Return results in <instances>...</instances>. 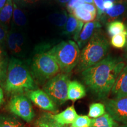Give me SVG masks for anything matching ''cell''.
Masks as SVG:
<instances>
[{
  "mask_svg": "<svg viewBox=\"0 0 127 127\" xmlns=\"http://www.w3.org/2000/svg\"><path fill=\"white\" fill-rule=\"evenodd\" d=\"M84 3L85 2L82 0H69V2L66 4V8L68 11L69 12V14H71L73 9L81 5Z\"/></svg>",
  "mask_w": 127,
  "mask_h": 127,
  "instance_id": "cell-29",
  "label": "cell"
},
{
  "mask_svg": "<svg viewBox=\"0 0 127 127\" xmlns=\"http://www.w3.org/2000/svg\"><path fill=\"white\" fill-rule=\"evenodd\" d=\"M7 42L9 50H11V51L13 52L14 54H18L20 53V52L22 51L21 47H19V46L17 45V43L15 42V41H14L11 34H10L8 36Z\"/></svg>",
  "mask_w": 127,
  "mask_h": 127,
  "instance_id": "cell-27",
  "label": "cell"
},
{
  "mask_svg": "<svg viewBox=\"0 0 127 127\" xmlns=\"http://www.w3.org/2000/svg\"><path fill=\"white\" fill-rule=\"evenodd\" d=\"M124 57H125V60H126V61L127 62V51H125V53L124 54Z\"/></svg>",
  "mask_w": 127,
  "mask_h": 127,
  "instance_id": "cell-40",
  "label": "cell"
},
{
  "mask_svg": "<svg viewBox=\"0 0 127 127\" xmlns=\"http://www.w3.org/2000/svg\"><path fill=\"white\" fill-rule=\"evenodd\" d=\"M13 14V2L12 0H7L2 8L0 9V24L4 27L10 23Z\"/></svg>",
  "mask_w": 127,
  "mask_h": 127,
  "instance_id": "cell-17",
  "label": "cell"
},
{
  "mask_svg": "<svg viewBox=\"0 0 127 127\" xmlns=\"http://www.w3.org/2000/svg\"><path fill=\"white\" fill-rule=\"evenodd\" d=\"M111 44L116 48H123L127 44V31L125 30L123 33L115 35L111 37Z\"/></svg>",
  "mask_w": 127,
  "mask_h": 127,
  "instance_id": "cell-25",
  "label": "cell"
},
{
  "mask_svg": "<svg viewBox=\"0 0 127 127\" xmlns=\"http://www.w3.org/2000/svg\"><path fill=\"white\" fill-rule=\"evenodd\" d=\"M115 3L112 2V1H109V0H104V10H107V9H111L114 7Z\"/></svg>",
  "mask_w": 127,
  "mask_h": 127,
  "instance_id": "cell-34",
  "label": "cell"
},
{
  "mask_svg": "<svg viewBox=\"0 0 127 127\" xmlns=\"http://www.w3.org/2000/svg\"><path fill=\"white\" fill-rule=\"evenodd\" d=\"M0 127H27V126L15 117L0 114Z\"/></svg>",
  "mask_w": 127,
  "mask_h": 127,
  "instance_id": "cell-20",
  "label": "cell"
},
{
  "mask_svg": "<svg viewBox=\"0 0 127 127\" xmlns=\"http://www.w3.org/2000/svg\"><path fill=\"white\" fill-rule=\"evenodd\" d=\"M78 116L75 109L74 105L68 107L67 108L60 113L53 114L54 120L58 124L62 125H68L72 124Z\"/></svg>",
  "mask_w": 127,
  "mask_h": 127,
  "instance_id": "cell-14",
  "label": "cell"
},
{
  "mask_svg": "<svg viewBox=\"0 0 127 127\" xmlns=\"http://www.w3.org/2000/svg\"><path fill=\"white\" fill-rule=\"evenodd\" d=\"M7 35V31L3 25L0 24V43H2L6 39Z\"/></svg>",
  "mask_w": 127,
  "mask_h": 127,
  "instance_id": "cell-33",
  "label": "cell"
},
{
  "mask_svg": "<svg viewBox=\"0 0 127 127\" xmlns=\"http://www.w3.org/2000/svg\"><path fill=\"white\" fill-rule=\"evenodd\" d=\"M86 95L85 87L77 81H70L68 87V100L74 101L81 99Z\"/></svg>",
  "mask_w": 127,
  "mask_h": 127,
  "instance_id": "cell-15",
  "label": "cell"
},
{
  "mask_svg": "<svg viewBox=\"0 0 127 127\" xmlns=\"http://www.w3.org/2000/svg\"><path fill=\"white\" fill-rule=\"evenodd\" d=\"M58 4L62 5H65L68 3L69 0H55Z\"/></svg>",
  "mask_w": 127,
  "mask_h": 127,
  "instance_id": "cell-37",
  "label": "cell"
},
{
  "mask_svg": "<svg viewBox=\"0 0 127 127\" xmlns=\"http://www.w3.org/2000/svg\"><path fill=\"white\" fill-rule=\"evenodd\" d=\"M47 52L55 58L62 72L69 74L77 66L81 52L77 44L69 40L62 41Z\"/></svg>",
  "mask_w": 127,
  "mask_h": 127,
  "instance_id": "cell-4",
  "label": "cell"
},
{
  "mask_svg": "<svg viewBox=\"0 0 127 127\" xmlns=\"http://www.w3.org/2000/svg\"><path fill=\"white\" fill-rule=\"evenodd\" d=\"M125 66L121 58L109 55L97 64L82 71V81L98 99H105Z\"/></svg>",
  "mask_w": 127,
  "mask_h": 127,
  "instance_id": "cell-1",
  "label": "cell"
},
{
  "mask_svg": "<svg viewBox=\"0 0 127 127\" xmlns=\"http://www.w3.org/2000/svg\"><path fill=\"white\" fill-rule=\"evenodd\" d=\"M68 15L66 11L61 12H55L51 14L49 17L50 22L57 27L60 28H64L67 22Z\"/></svg>",
  "mask_w": 127,
  "mask_h": 127,
  "instance_id": "cell-21",
  "label": "cell"
},
{
  "mask_svg": "<svg viewBox=\"0 0 127 127\" xmlns=\"http://www.w3.org/2000/svg\"><path fill=\"white\" fill-rule=\"evenodd\" d=\"M126 31H127V44H126V46H125V47H126V51H127V29H126Z\"/></svg>",
  "mask_w": 127,
  "mask_h": 127,
  "instance_id": "cell-42",
  "label": "cell"
},
{
  "mask_svg": "<svg viewBox=\"0 0 127 127\" xmlns=\"http://www.w3.org/2000/svg\"><path fill=\"white\" fill-rule=\"evenodd\" d=\"M70 81L69 74L61 73L49 79L43 87L56 105H63L68 100V87Z\"/></svg>",
  "mask_w": 127,
  "mask_h": 127,
  "instance_id": "cell-6",
  "label": "cell"
},
{
  "mask_svg": "<svg viewBox=\"0 0 127 127\" xmlns=\"http://www.w3.org/2000/svg\"><path fill=\"white\" fill-rule=\"evenodd\" d=\"M101 27V24L99 21L89 22L84 25L82 29L77 40V45L79 48H82L88 43L91 38L96 30Z\"/></svg>",
  "mask_w": 127,
  "mask_h": 127,
  "instance_id": "cell-11",
  "label": "cell"
},
{
  "mask_svg": "<svg viewBox=\"0 0 127 127\" xmlns=\"http://www.w3.org/2000/svg\"><path fill=\"white\" fill-rule=\"evenodd\" d=\"M65 126L56 122L53 117V114L49 112L41 114L34 123V127H65Z\"/></svg>",
  "mask_w": 127,
  "mask_h": 127,
  "instance_id": "cell-16",
  "label": "cell"
},
{
  "mask_svg": "<svg viewBox=\"0 0 127 127\" xmlns=\"http://www.w3.org/2000/svg\"><path fill=\"white\" fill-rule=\"evenodd\" d=\"M97 9V20L98 21L104 14V0H93Z\"/></svg>",
  "mask_w": 127,
  "mask_h": 127,
  "instance_id": "cell-30",
  "label": "cell"
},
{
  "mask_svg": "<svg viewBox=\"0 0 127 127\" xmlns=\"http://www.w3.org/2000/svg\"><path fill=\"white\" fill-rule=\"evenodd\" d=\"M127 14V2L123 0H118L111 9L104 10V14L99 20L102 21L109 23L117 20Z\"/></svg>",
  "mask_w": 127,
  "mask_h": 127,
  "instance_id": "cell-10",
  "label": "cell"
},
{
  "mask_svg": "<svg viewBox=\"0 0 127 127\" xmlns=\"http://www.w3.org/2000/svg\"><path fill=\"white\" fill-rule=\"evenodd\" d=\"M111 93L114 98L127 96V65L119 74Z\"/></svg>",
  "mask_w": 127,
  "mask_h": 127,
  "instance_id": "cell-12",
  "label": "cell"
},
{
  "mask_svg": "<svg viewBox=\"0 0 127 127\" xmlns=\"http://www.w3.org/2000/svg\"><path fill=\"white\" fill-rule=\"evenodd\" d=\"M125 30L126 29L124 24L121 21L115 20L107 23V32L108 34L111 37L115 35L123 33L124 31H125Z\"/></svg>",
  "mask_w": 127,
  "mask_h": 127,
  "instance_id": "cell-22",
  "label": "cell"
},
{
  "mask_svg": "<svg viewBox=\"0 0 127 127\" xmlns=\"http://www.w3.org/2000/svg\"><path fill=\"white\" fill-rule=\"evenodd\" d=\"M6 2H7V0H0V9L2 8V7L5 4Z\"/></svg>",
  "mask_w": 127,
  "mask_h": 127,
  "instance_id": "cell-38",
  "label": "cell"
},
{
  "mask_svg": "<svg viewBox=\"0 0 127 127\" xmlns=\"http://www.w3.org/2000/svg\"><path fill=\"white\" fill-rule=\"evenodd\" d=\"M91 119L88 115H78L71 124L72 127H91Z\"/></svg>",
  "mask_w": 127,
  "mask_h": 127,
  "instance_id": "cell-26",
  "label": "cell"
},
{
  "mask_svg": "<svg viewBox=\"0 0 127 127\" xmlns=\"http://www.w3.org/2000/svg\"><path fill=\"white\" fill-rule=\"evenodd\" d=\"M118 127H127V124H124L123 125H121V126Z\"/></svg>",
  "mask_w": 127,
  "mask_h": 127,
  "instance_id": "cell-41",
  "label": "cell"
},
{
  "mask_svg": "<svg viewBox=\"0 0 127 127\" xmlns=\"http://www.w3.org/2000/svg\"><path fill=\"white\" fill-rule=\"evenodd\" d=\"M15 1L25 3V4H33V3L37 2L39 0H15Z\"/></svg>",
  "mask_w": 127,
  "mask_h": 127,
  "instance_id": "cell-35",
  "label": "cell"
},
{
  "mask_svg": "<svg viewBox=\"0 0 127 127\" xmlns=\"http://www.w3.org/2000/svg\"><path fill=\"white\" fill-rule=\"evenodd\" d=\"M65 127H71V126H69V125H65Z\"/></svg>",
  "mask_w": 127,
  "mask_h": 127,
  "instance_id": "cell-44",
  "label": "cell"
},
{
  "mask_svg": "<svg viewBox=\"0 0 127 127\" xmlns=\"http://www.w3.org/2000/svg\"><path fill=\"white\" fill-rule=\"evenodd\" d=\"M85 3H88V4H94V2L93 0H82Z\"/></svg>",
  "mask_w": 127,
  "mask_h": 127,
  "instance_id": "cell-39",
  "label": "cell"
},
{
  "mask_svg": "<svg viewBox=\"0 0 127 127\" xmlns=\"http://www.w3.org/2000/svg\"><path fill=\"white\" fill-rule=\"evenodd\" d=\"M4 102V93L2 89L0 87V107Z\"/></svg>",
  "mask_w": 127,
  "mask_h": 127,
  "instance_id": "cell-36",
  "label": "cell"
},
{
  "mask_svg": "<svg viewBox=\"0 0 127 127\" xmlns=\"http://www.w3.org/2000/svg\"><path fill=\"white\" fill-rule=\"evenodd\" d=\"M4 87L7 93L16 95L35 90L36 85L24 64L20 60L11 58L7 68Z\"/></svg>",
  "mask_w": 127,
  "mask_h": 127,
  "instance_id": "cell-2",
  "label": "cell"
},
{
  "mask_svg": "<svg viewBox=\"0 0 127 127\" xmlns=\"http://www.w3.org/2000/svg\"><path fill=\"white\" fill-rule=\"evenodd\" d=\"M9 110L27 123H31L35 117V112L30 99L23 94L14 95L8 105Z\"/></svg>",
  "mask_w": 127,
  "mask_h": 127,
  "instance_id": "cell-7",
  "label": "cell"
},
{
  "mask_svg": "<svg viewBox=\"0 0 127 127\" xmlns=\"http://www.w3.org/2000/svg\"><path fill=\"white\" fill-rule=\"evenodd\" d=\"M32 71L38 81L44 82L59 74L61 69L55 58L47 52L38 54L34 57Z\"/></svg>",
  "mask_w": 127,
  "mask_h": 127,
  "instance_id": "cell-5",
  "label": "cell"
},
{
  "mask_svg": "<svg viewBox=\"0 0 127 127\" xmlns=\"http://www.w3.org/2000/svg\"><path fill=\"white\" fill-rule=\"evenodd\" d=\"M83 26L84 23L76 18L72 14H69L64 29L63 34L66 35H73L74 39L77 41Z\"/></svg>",
  "mask_w": 127,
  "mask_h": 127,
  "instance_id": "cell-13",
  "label": "cell"
},
{
  "mask_svg": "<svg viewBox=\"0 0 127 127\" xmlns=\"http://www.w3.org/2000/svg\"><path fill=\"white\" fill-rule=\"evenodd\" d=\"M26 96L42 109L52 112L58 111L57 105L43 90H35L28 91L26 93Z\"/></svg>",
  "mask_w": 127,
  "mask_h": 127,
  "instance_id": "cell-9",
  "label": "cell"
},
{
  "mask_svg": "<svg viewBox=\"0 0 127 127\" xmlns=\"http://www.w3.org/2000/svg\"><path fill=\"white\" fill-rule=\"evenodd\" d=\"M12 35V37L19 47H21L24 43V38L22 34L18 32H12L11 33Z\"/></svg>",
  "mask_w": 127,
  "mask_h": 127,
  "instance_id": "cell-31",
  "label": "cell"
},
{
  "mask_svg": "<svg viewBox=\"0 0 127 127\" xmlns=\"http://www.w3.org/2000/svg\"><path fill=\"white\" fill-rule=\"evenodd\" d=\"M106 109L104 104L93 103L89 107L88 116L93 119L97 118L106 114Z\"/></svg>",
  "mask_w": 127,
  "mask_h": 127,
  "instance_id": "cell-23",
  "label": "cell"
},
{
  "mask_svg": "<svg viewBox=\"0 0 127 127\" xmlns=\"http://www.w3.org/2000/svg\"><path fill=\"white\" fill-rule=\"evenodd\" d=\"M6 59L5 55L0 47V80L2 79L6 74Z\"/></svg>",
  "mask_w": 127,
  "mask_h": 127,
  "instance_id": "cell-28",
  "label": "cell"
},
{
  "mask_svg": "<svg viewBox=\"0 0 127 127\" xmlns=\"http://www.w3.org/2000/svg\"><path fill=\"white\" fill-rule=\"evenodd\" d=\"M106 111L116 122L127 124V96L107 99L104 101Z\"/></svg>",
  "mask_w": 127,
  "mask_h": 127,
  "instance_id": "cell-8",
  "label": "cell"
},
{
  "mask_svg": "<svg viewBox=\"0 0 127 127\" xmlns=\"http://www.w3.org/2000/svg\"><path fill=\"white\" fill-rule=\"evenodd\" d=\"M109 43L102 31L97 30L80 52L77 71L82 72L107 57Z\"/></svg>",
  "mask_w": 127,
  "mask_h": 127,
  "instance_id": "cell-3",
  "label": "cell"
},
{
  "mask_svg": "<svg viewBox=\"0 0 127 127\" xmlns=\"http://www.w3.org/2000/svg\"><path fill=\"white\" fill-rule=\"evenodd\" d=\"M109 1H112V2L115 3V2H117V1H118V0H109Z\"/></svg>",
  "mask_w": 127,
  "mask_h": 127,
  "instance_id": "cell-43",
  "label": "cell"
},
{
  "mask_svg": "<svg viewBox=\"0 0 127 127\" xmlns=\"http://www.w3.org/2000/svg\"><path fill=\"white\" fill-rule=\"evenodd\" d=\"M91 127H118V124L108 113L97 118L91 119Z\"/></svg>",
  "mask_w": 127,
  "mask_h": 127,
  "instance_id": "cell-18",
  "label": "cell"
},
{
  "mask_svg": "<svg viewBox=\"0 0 127 127\" xmlns=\"http://www.w3.org/2000/svg\"><path fill=\"white\" fill-rule=\"evenodd\" d=\"M81 6L84 8V9H86L90 12L96 17V14H97V9L96 8L94 5V4H88V3H84L83 4L81 5Z\"/></svg>",
  "mask_w": 127,
  "mask_h": 127,
  "instance_id": "cell-32",
  "label": "cell"
},
{
  "mask_svg": "<svg viewBox=\"0 0 127 127\" xmlns=\"http://www.w3.org/2000/svg\"><path fill=\"white\" fill-rule=\"evenodd\" d=\"M13 21L17 26L23 27L26 24L27 17L23 11L17 7L15 2H13Z\"/></svg>",
  "mask_w": 127,
  "mask_h": 127,
  "instance_id": "cell-24",
  "label": "cell"
},
{
  "mask_svg": "<svg viewBox=\"0 0 127 127\" xmlns=\"http://www.w3.org/2000/svg\"><path fill=\"white\" fill-rule=\"evenodd\" d=\"M71 14H72L76 18L82 22V23H89L93 21L96 17L93 15L86 9H85L81 5L73 9Z\"/></svg>",
  "mask_w": 127,
  "mask_h": 127,
  "instance_id": "cell-19",
  "label": "cell"
},
{
  "mask_svg": "<svg viewBox=\"0 0 127 127\" xmlns=\"http://www.w3.org/2000/svg\"><path fill=\"white\" fill-rule=\"evenodd\" d=\"M123 1H126V2H127V0H123Z\"/></svg>",
  "mask_w": 127,
  "mask_h": 127,
  "instance_id": "cell-45",
  "label": "cell"
}]
</instances>
